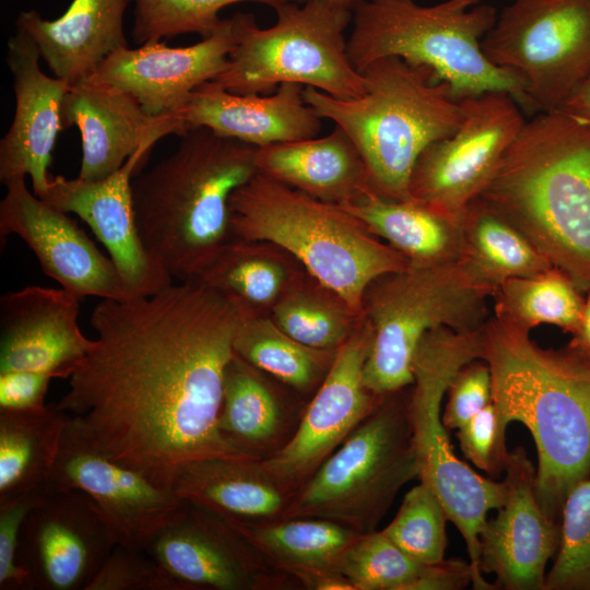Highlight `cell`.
<instances>
[{
    "instance_id": "1",
    "label": "cell",
    "mask_w": 590,
    "mask_h": 590,
    "mask_svg": "<svg viewBox=\"0 0 590 590\" xmlns=\"http://www.w3.org/2000/svg\"><path fill=\"white\" fill-rule=\"evenodd\" d=\"M240 320L193 279L102 299L90 317L96 338L57 405L95 449L173 491L189 462L240 458L217 428Z\"/></svg>"
},
{
    "instance_id": "2",
    "label": "cell",
    "mask_w": 590,
    "mask_h": 590,
    "mask_svg": "<svg viewBox=\"0 0 590 590\" xmlns=\"http://www.w3.org/2000/svg\"><path fill=\"white\" fill-rule=\"evenodd\" d=\"M481 359L500 429L519 422L533 438L536 495L557 520L568 493L590 476V362L568 346L541 347L530 331L493 315L482 329Z\"/></svg>"
},
{
    "instance_id": "3",
    "label": "cell",
    "mask_w": 590,
    "mask_h": 590,
    "mask_svg": "<svg viewBox=\"0 0 590 590\" xmlns=\"http://www.w3.org/2000/svg\"><path fill=\"white\" fill-rule=\"evenodd\" d=\"M477 198L590 291L589 121L559 109L526 121Z\"/></svg>"
},
{
    "instance_id": "4",
    "label": "cell",
    "mask_w": 590,
    "mask_h": 590,
    "mask_svg": "<svg viewBox=\"0 0 590 590\" xmlns=\"http://www.w3.org/2000/svg\"><path fill=\"white\" fill-rule=\"evenodd\" d=\"M257 149L198 127L180 137L172 154L134 175L142 244L172 280L193 279L233 238L229 198L258 172Z\"/></svg>"
},
{
    "instance_id": "5",
    "label": "cell",
    "mask_w": 590,
    "mask_h": 590,
    "mask_svg": "<svg viewBox=\"0 0 590 590\" xmlns=\"http://www.w3.org/2000/svg\"><path fill=\"white\" fill-rule=\"evenodd\" d=\"M366 92L340 99L306 86L304 99L319 118L341 127L359 150L375 192L410 200L414 165L433 142L450 137L463 119L462 99L424 66L396 56L366 66Z\"/></svg>"
},
{
    "instance_id": "6",
    "label": "cell",
    "mask_w": 590,
    "mask_h": 590,
    "mask_svg": "<svg viewBox=\"0 0 590 590\" xmlns=\"http://www.w3.org/2000/svg\"><path fill=\"white\" fill-rule=\"evenodd\" d=\"M233 237L271 241L357 310L367 285L409 261L339 205L256 173L229 198Z\"/></svg>"
},
{
    "instance_id": "7",
    "label": "cell",
    "mask_w": 590,
    "mask_h": 590,
    "mask_svg": "<svg viewBox=\"0 0 590 590\" xmlns=\"http://www.w3.org/2000/svg\"><path fill=\"white\" fill-rule=\"evenodd\" d=\"M482 0H365L353 11L347 52L361 72L376 59L396 56L424 66L447 82L457 98L506 92L523 101V83L487 60L481 42L497 13Z\"/></svg>"
},
{
    "instance_id": "8",
    "label": "cell",
    "mask_w": 590,
    "mask_h": 590,
    "mask_svg": "<svg viewBox=\"0 0 590 590\" xmlns=\"http://www.w3.org/2000/svg\"><path fill=\"white\" fill-rule=\"evenodd\" d=\"M494 290L462 259L409 266L374 279L362 298L373 330L364 381L384 397L413 384V361L423 338L448 328L473 332L491 317Z\"/></svg>"
},
{
    "instance_id": "9",
    "label": "cell",
    "mask_w": 590,
    "mask_h": 590,
    "mask_svg": "<svg viewBox=\"0 0 590 590\" xmlns=\"http://www.w3.org/2000/svg\"><path fill=\"white\" fill-rule=\"evenodd\" d=\"M481 354L482 329L457 332L438 328L428 332L414 356L409 411L418 481L434 491L463 538L474 574L472 588L493 590L495 585L484 579L479 567V535L488 512L504 504L506 485L504 480L483 477L455 455L441 420L442 400L452 377Z\"/></svg>"
},
{
    "instance_id": "10",
    "label": "cell",
    "mask_w": 590,
    "mask_h": 590,
    "mask_svg": "<svg viewBox=\"0 0 590 590\" xmlns=\"http://www.w3.org/2000/svg\"><path fill=\"white\" fill-rule=\"evenodd\" d=\"M274 10L276 22L268 28L251 13L232 16L235 44L215 83L241 95L271 94L283 83L340 99L365 94V78L351 62L344 37L352 11L321 1L288 2Z\"/></svg>"
},
{
    "instance_id": "11",
    "label": "cell",
    "mask_w": 590,
    "mask_h": 590,
    "mask_svg": "<svg viewBox=\"0 0 590 590\" xmlns=\"http://www.w3.org/2000/svg\"><path fill=\"white\" fill-rule=\"evenodd\" d=\"M409 391L380 400L295 492L283 519L322 518L361 534L377 530L399 491L420 477Z\"/></svg>"
},
{
    "instance_id": "12",
    "label": "cell",
    "mask_w": 590,
    "mask_h": 590,
    "mask_svg": "<svg viewBox=\"0 0 590 590\" xmlns=\"http://www.w3.org/2000/svg\"><path fill=\"white\" fill-rule=\"evenodd\" d=\"M523 83V103L557 110L590 78V0H514L481 42Z\"/></svg>"
},
{
    "instance_id": "13",
    "label": "cell",
    "mask_w": 590,
    "mask_h": 590,
    "mask_svg": "<svg viewBox=\"0 0 590 590\" xmlns=\"http://www.w3.org/2000/svg\"><path fill=\"white\" fill-rule=\"evenodd\" d=\"M461 99L459 128L422 152L409 185L411 199L457 219L483 192L526 122L509 93Z\"/></svg>"
},
{
    "instance_id": "14",
    "label": "cell",
    "mask_w": 590,
    "mask_h": 590,
    "mask_svg": "<svg viewBox=\"0 0 590 590\" xmlns=\"http://www.w3.org/2000/svg\"><path fill=\"white\" fill-rule=\"evenodd\" d=\"M145 551L188 590L302 589L223 516L188 500Z\"/></svg>"
},
{
    "instance_id": "15",
    "label": "cell",
    "mask_w": 590,
    "mask_h": 590,
    "mask_svg": "<svg viewBox=\"0 0 590 590\" xmlns=\"http://www.w3.org/2000/svg\"><path fill=\"white\" fill-rule=\"evenodd\" d=\"M117 544L114 529L87 494L45 486L23 523L19 564L30 590H85Z\"/></svg>"
},
{
    "instance_id": "16",
    "label": "cell",
    "mask_w": 590,
    "mask_h": 590,
    "mask_svg": "<svg viewBox=\"0 0 590 590\" xmlns=\"http://www.w3.org/2000/svg\"><path fill=\"white\" fill-rule=\"evenodd\" d=\"M371 340L365 318L337 351L293 438L273 457L260 461L286 491L295 494L385 397L373 393L364 381Z\"/></svg>"
},
{
    "instance_id": "17",
    "label": "cell",
    "mask_w": 590,
    "mask_h": 590,
    "mask_svg": "<svg viewBox=\"0 0 590 590\" xmlns=\"http://www.w3.org/2000/svg\"><path fill=\"white\" fill-rule=\"evenodd\" d=\"M76 488L102 510L126 547L144 550L181 510L185 499L118 463L82 436L69 416L57 460L46 483Z\"/></svg>"
},
{
    "instance_id": "18",
    "label": "cell",
    "mask_w": 590,
    "mask_h": 590,
    "mask_svg": "<svg viewBox=\"0 0 590 590\" xmlns=\"http://www.w3.org/2000/svg\"><path fill=\"white\" fill-rule=\"evenodd\" d=\"M0 202V245L20 237L35 255L43 272L79 298H131L114 262L68 213L31 191L25 177L5 184Z\"/></svg>"
},
{
    "instance_id": "19",
    "label": "cell",
    "mask_w": 590,
    "mask_h": 590,
    "mask_svg": "<svg viewBox=\"0 0 590 590\" xmlns=\"http://www.w3.org/2000/svg\"><path fill=\"white\" fill-rule=\"evenodd\" d=\"M536 468L522 447L509 451L505 502L479 535V567L493 574L497 589L544 590L548 559L557 551L559 523L535 491Z\"/></svg>"
},
{
    "instance_id": "20",
    "label": "cell",
    "mask_w": 590,
    "mask_h": 590,
    "mask_svg": "<svg viewBox=\"0 0 590 590\" xmlns=\"http://www.w3.org/2000/svg\"><path fill=\"white\" fill-rule=\"evenodd\" d=\"M234 44L233 20L222 19L210 36L187 47L149 42L121 48L87 79L130 94L150 116L180 120L190 94L224 70Z\"/></svg>"
},
{
    "instance_id": "21",
    "label": "cell",
    "mask_w": 590,
    "mask_h": 590,
    "mask_svg": "<svg viewBox=\"0 0 590 590\" xmlns=\"http://www.w3.org/2000/svg\"><path fill=\"white\" fill-rule=\"evenodd\" d=\"M153 145H145L111 175L86 180L50 176L43 200L84 221L104 245L131 297L173 283L149 257L135 223L132 179Z\"/></svg>"
},
{
    "instance_id": "22",
    "label": "cell",
    "mask_w": 590,
    "mask_h": 590,
    "mask_svg": "<svg viewBox=\"0 0 590 590\" xmlns=\"http://www.w3.org/2000/svg\"><path fill=\"white\" fill-rule=\"evenodd\" d=\"M78 296L28 285L0 297V373L36 371L69 378L93 339L79 326Z\"/></svg>"
},
{
    "instance_id": "23",
    "label": "cell",
    "mask_w": 590,
    "mask_h": 590,
    "mask_svg": "<svg viewBox=\"0 0 590 590\" xmlns=\"http://www.w3.org/2000/svg\"><path fill=\"white\" fill-rule=\"evenodd\" d=\"M39 51L23 32L8 42L7 63L13 79L15 109L12 123L0 141V181L30 176L32 191L43 198L58 133L63 129L62 102L70 84L45 74Z\"/></svg>"
},
{
    "instance_id": "24",
    "label": "cell",
    "mask_w": 590,
    "mask_h": 590,
    "mask_svg": "<svg viewBox=\"0 0 590 590\" xmlns=\"http://www.w3.org/2000/svg\"><path fill=\"white\" fill-rule=\"evenodd\" d=\"M63 128L80 131L82 160L78 177L103 179L145 145L168 134L182 137L186 126L172 117H153L130 94L86 79L70 86L61 108Z\"/></svg>"
},
{
    "instance_id": "25",
    "label": "cell",
    "mask_w": 590,
    "mask_h": 590,
    "mask_svg": "<svg viewBox=\"0 0 590 590\" xmlns=\"http://www.w3.org/2000/svg\"><path fill=\"white\" fill-rule=\"evenodd\" d=\"M305 86L283 83L268 96L228 92L214 81L198 86L179 114L187 130L204 127L257 148L310 139L321 118L304 99Z\"/></svg>"
},
{
    "instance_id": "26",
    "label": "cell",
    "mask_w": 590,
    "mask_h": 590,
    "mask_svg": "<svg viewBox=\"0 0 590 590\" xmlns=\"http://www.w3.org/2000/svg\"><path fill=\"white\" fill-rule=\"evenodd\" d=\"M308 400L237 354L229 361L217 428L240 458L267 460L295 435Z\"/></svg>"
},
{
    "instance_id": "27",
    "label": "cell",
    "mask_w": 590,
    "mask_h": 590,
    "mask_svg": "<svg viewBox=\"0 0 590 590\" xmlns=\"http://www.w3.org/2000/svg\"><path fill=\"white\" fill-rule=\"evenodd\" d=\"M131 0H73L56 20L22 11L16 30L37 46L54 76L70 85L90 78L113 52L128 47L123 14Z\"/></svg>"
},
{
    "instance_id": "28",
    "label": "cell",
    "mask_w": 590,
    "mask_h": 590,
    "mask_svg": "<svg viewBox=\"0 0 590 590\" xmlns=\"http://www.w3.org/2000/svg\"><path fill=\"white\" fill-rule=\"evenodd\" d=\"M256 166L273 180L335 205L376 193L359 150L337 125L321 138L258 148Z\"/></svg>"
},
{
    "instance_id": "29",
    "label": "cell",
    "mask_w": 590,
    "mask_h": 590,
    "mask_svg": "<svg viewBox=\"0 0 590 590\" xmlns=\"http://www.w3.org/2000/svg\"><path fill=\"white\" fill-rule=\"evenodd\" d=\"M275 568L302 589L350 590L341 574L345 551L361 533L322 518H288L251 522L224 517Z\"/></svg>"
},
{
    "instance_id": "30",
    "label": "cell",
    "mask_w": 590,
    "mask_h": 590,
    "mask_svg": "<svg viewBox=\"0 0 590 590\" xmlns=\"http://www.w3.org/2000/svg\"><path fill=\"white\" fill-rule=\"evenodd\" d=\"M173 491L182 499L243 521L283 519L293 493L258 460L211 457L186 464Z\"/></svg>"
},
{
    "instance_id": "31",
    "label": "cell",
    "mask_w": 590,
    "mask_h": 590,
    "mask_svg": "<svg viewBox=\"0 0 590 590\" xmlns=\"http://www.w3.org/2000/svg\"><path fill=\"white\" fill-rule=\"evenodd\" d=\"M307 273L295 257L271 241L233 237L193 280L226 297L241 316H270Z\"/></svg>"
},
{
    "instance_id": "32",
    "label": "cell",
    "mask_w": 590,
    "mask_h": 590,
    "mask_svg": "<svg viewBox=\"0 0 590 590\" xmlns=\"http://www.w3.org/2000/svg\"><path fill=\"white\" fill-rule=\"evenodd\" d=\"M339 206L399 251L410 266H430L461 258V217L449 216L413 199L393 200L377 193Z\"/></svg>"
},
{
    "instance_id": "33",
    "label": "cell",
    "mask_w": 590,
    "mask_h": 590,
    "mask_svg": "<svg viewBox=\"0 0 590 590\" xmlns=\"http://www.w3.org/2000/svg\"><path fill=\"white\" fill-rule=\"evenodd\" d=\"M69 416L57 402L33 411L0 410V500L46 486Z\"/></svg>"
},
{
    "instance_id": "34",
    "label": "cell",
    "mask_w": 590,
    "mask_h": 590,
    "mask_svg": "<svg viewBox=\"0 0 590 590\" xmlns=\"http://www.w3.org/2000/svg\"><path fill=\"white\" fill-rule=\"evenodd\" d=\"M461 258L494 293L505 281L534 275L552 264L532 243L482 199L461 216Z\"/></svg>"
},
{
    "instance_id": "35",
    "label": "cell",
    "mask_w": 590,
    "mask_h": 590,
    "mask_svg": "<svg viewBox=\"0 0 590 590\" xmlns=\"http://www.w3.org/2000/svg\"><path fill=\"white\" fill-rule=\"evenodd\" d=\"M337 351L298 342L270 316H241L234 338L235 354L308 401L329 373Z\"/></svg>"
},
{
    "instance_id": "36",
    "label": "cell",
    "mask_w": 590,
    "mask_h": 590,
    "mask_svg": "<svg viewBox=\"0 0 590 590\" xmlns=\"http://www.w3.org/2000/svg\"><path fill=\"white\" fill-rule=\"evenodd\" d=\"M270 317L298 342L327 351L339 350L365 319L339 292L309 273L282 297Z\"/></svg>"
},
{
    "instance_id": "37",
    "label": "cell",
    "mask_w": 590,
    "mask_h": 590,
    "mask_svg": "<svg viewBox=\"0 0 590 590\" xmlns=\"http://www.w3.org/2000/svg\"><path fill=\"white\" fill-rule=\"evenodd\" d=\"M581 295L568 275L552 267L503 282L492 296V315L527 331L550 324L573 334L581 319Z\"/></svg>"
},
{
    "instance_id": "38",
    "label": "cell",
    "mask_w": 590,
    "mask_h": 590,
    "mask_svg": "<svg viewBox=\"0 0 590 590\" xmlns=\"http://www.w3.org/2000/svg\"><path fill=\"white\" fill-rule=\"evenodd\" d=\"M132 39L142 45L186 33L210 36L220 25L219 12L238 2H257L273 9L299 0H131Z\"/></svg>"
},
{
    "instance_id": "39",
    "label": "cell",
    "mask_w": 590,
    "mask_h": 590,
    "mask_svg": "<svg viewBox=\"0 0 590 590\" xmlns=\"http://www.w3.org/2000/svg\"><path fill=\"white\" fill-rule=\"evenodd\" d=\"M425 566L382 530H375L356 536L342 557L340 571L355 590H409Z\"/></svg>"
},
{
    "instance_id": "40",
    "label": "cell",
    "mask_w": 590,
    "mask_h": 590,
    "mask_svg": "<svg viewBox=\"0 0 590 590\" xmlns=\"http://www.w3.org/2000/svg\"><path fill=\"white\" fill-rule=\"evenodd\" d=\"M447 512L424 482L405 493L392 521L384 533L414 559L432 565L445 558Z\"/></svg>"
},
{
    "instance_id": "41",
    "label": "cell",
    "mask_w": 590,
    "mask_h": 590,
    "mask_svg": "<svg viewBox=\"0 0 590 590\" xmlns=\"http://www.w3.org/2000/svg\"><path fill=\"white\" fill-rule=\"evenodd\" d=\"M556 552L544 590H590V476L566 496Z\"/></svg>"
},
{
    "instance_id": "42",
    "label": "cell",
    "mask_w": 590,
    "mask_h": 590,
    "mask_svg": "<svg viewBox=\"0 0 590 590\" xmlns=\"http://www.w3.org/2000/svg\"><path fill=\"white\" fill-rule=\"evenodd\" d=\"M85 590H188L144 550L117 544Z\"/></svg>"
},
{
    "instance_id": "43",
    "label": "cell",
    "mask_w": 590,
    "mask_h": 590,
    "mask_svg": "<svg viewBox=\"0 0 590 590\" xmlns=\"http://www.w3.org/2000/svg\"><path fill=\"white\" fill-rule=\"evenodd\" d=\"M441 420L447 428L459 429L492 402V377L483 359L462 366L447 389Z\"/></svg>"
},
{
    "instance_id": "44",
    "label": "cell",
    "mask_w": 590,
    "mask_h": 590,
    "mask_svg": "<svg viewBox=\"0 0 590 590\" xmlns=\"http://www.w3.org/2000/svg\"><path fill=\"white\" fill-rule=\"evenodd\" d=\"M45 486L0 500V590H30L27 575L19 564L23 523Z\"/></svg>"
},
{
    "instance_id": "45",
    "label": "cell",
    "mask_w": 590,
    "mask_h": 590,
    "mask_svg": "<svg viewBox=\"0 0 590 590\" xmlns=\"http://www.w3.org/2000/svg\"><path fill=\"white\" fill-rule=\"evenodd\" d=\"M463 456L491 475L505 472L509 451L492 402L457 432Z\"/></svg>"
},
{
    "instance_id": "46",
    "label": "cell",
    "mask_w": 590,
    "mask_h": 590,
    "mask_svg": "<svg viewBox=\"0 0 590 590\" xmlns=\"http://www.w3.org/2000/svg\"><path fill=\"white\" fill-rule=\"evenodd\" d=\"M52 379L36 371L0 373V410L33 411L44 408Z\"/></svg>"
},
{
    "instance_id": "47",
    "label": "cell",
    "mask_w": 590,
    "mask_h": 590,
    "mask_svg": "<svg viewBox=\"0 0 590 590\" xmlns=\"http://www.w3.org/2000/svg\"><path fill=\"white\" fill-rule=\"evenodd\" d=\"M473 579L470 562L444 558L439 563L426 565L409 590H461L472 586Z\"/></svg>"
},
{
    "instance_id": "48",
    "label": "cell",
    "mask_w": 590,
    "mask_h": 590,
    "mask_svg": "<svg viewBox=\"0 0 590 590\" xmlns=\"http://www.w3.org/2000/svg\"><path fill=\"white\" fill-rule=\"evenodd\" d=\"M578 328L571 334V340L567 344L586 361L590 362V291L587 292Z\"/></svg>"
},
{
    "instance_id": "49",
    "label": "cell",
    "mask_w": 590,
    "mask_h": 590,
    "mask_svg": "<svg viewBox=\"0 0 590 590\" xmlns=\"http://www.w3.org/2000/svg\"><path fill=\"white\" fill-rule=\"evenodd\" d=\"M558 109L590 122V78Z\"/></svg>"
},
{
    "instance_id": "50",
    "label": "cell",
    "mask_w": 590,
    "mask_h": 590,
    "mask_svg": "<svg viewBox=\"0 0 590 590\" xmlns=\"http://www.w3.org/2000/svg\"><path fill=\"white\" fill-rule=\"evenodd\" d=\"M307 1H321L327 4L353 12L365 0H299V2H307Z\"/></svg>"
}]
</instances>
